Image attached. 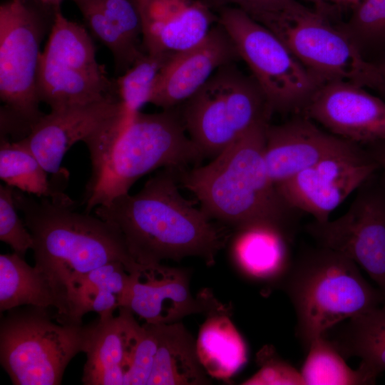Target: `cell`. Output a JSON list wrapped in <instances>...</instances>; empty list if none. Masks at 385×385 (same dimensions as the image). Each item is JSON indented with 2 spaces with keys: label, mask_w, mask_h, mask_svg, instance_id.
I'll use <instances>...</instances> for the list:
<instances>
[{
  "label": "cell",
  "mask_w": 385,
  "mask_h": 385,
  "mask_svg": "<svg viewBox=\"0 0 385 385\" xmlns=\"http://www.w3.org/2000/svg\"><path fill=\"white\" fill-rule=\"evenodd\" d=\"M178 171L163 168L134 195L128 192L94 209L122 234L133 258L145 267L188 257L215 264L229 233L180 192Z\"/></svg>",
  "instance_id": "cell-1"
},
{
  "label": "cell",
  "mask_w": 385,
  "mask_h": 385,
  "mask_svg": "<svg viewBox=\"0 0 385 385\" xmlns=\"http://www.w3.org/2000/svg\"><path fill=\"white\" fill-rule=\"evenodd\" d=\"M186 133L181 115L173 108L131 115L123 111L111 119L84 141L92 170L83 197L85 212L128 193L154 170L197 166L205 157Z\"/></svg>",
  "instance_id": "cell-2"
},
{
  "label": "cell",
  "mask_w": 385,
  "mask_h": 385,
  "mask_svg": "<svg viewBox=\"0 0 385 385\" xmlns=\"http://www.w3.org/2000/svg\"><path fill=\"white\" fill-rule=\"evenodd\" d=\"M268 120L255 124L207 165L178 172L211 219L237 230L267 226L291 240L300 211L281 196L267 171L264 150Z\"/></svg>",
  "instance_id": "cell-3"
},
{
  "label": "cell",
  "mask_w": 385,
  "mask_h": 385,
  "mask_svg": "<svg viewBox=\"0 0 385 385\" xmlns=\"http://www.w3.org/2000/svg\"><path fill=\"white\" fill-rule=\"evenodd\" d=\"M14 198L33 238L34 266L68 293L90 272L111 262H120L130 274L144 269L113 224L46 197L38 201L18 189Z\"/></svg>",
  "instance_id": "cell-4"
},
{
  "label": "cell",
  "mask_w": 385,
  "mask_h": 385,
  "mask_svg": "<svg viewBox=\"0 0 385 385\" xmlns=\"http://www.w3.org/2000/svg\"><path fill=\"white\" fill-rule=\"evenodd\" d=\"M282 285L295 310V333L307 351L338 323L384 304V297L344 255L317 245L300 253Z\"/></svg>",
  "instance_id": "cell-5"
},
{
  "label": "cell",
  "mask_w": 385,
  "mask_h": 385,
  "mask_svg": "<svg viewBox=\"0 0 385 385\" xmlns=\"http://www.w3.org/2000/svg\"><path fill=\"white\" fill-rule=\"evenodd\" d=\"M48 309L19 306L1 319L0 361L13 384H60L71 359L88 350L92 323L56 324Z\"/></svg>",
  "instance_id": "cell-6"
},
{
  "label": "cell",
  "mask_w": 385,
  "mask_h": 385,
  "mask_svg": "<svg viewBox=\"0 0 385 385\" xmlns=\"http://www.w3.org/2000/svg\"><path fill=\"white\" fill-rule=\"evenodd\" d=\"M53 21L26 0L0 6L1 137L26 138L45 114L39 109L38 72L41 44Z\"/></svg>",
  "instance_id": "cell-7"
},
{
  "label": "cell",
  "mask_w": 385,
  "mask_h": 385,
  "mask_svg": "<svg viewBox=\"0 0 385 385\" xmlns=\"http://www.w3.org/2000/svg\"><path fill=\"white\" fill-rule=\"evenodd\" d=\"M272 112L260 87L235 63L222 66L184 102L186 131L204 157L215 158Z\"/></svg>",
  "instance_id": "cell-8"
},
{
  "label": "cell",
  "mask_w": 385,
  "mask_h": 385,
  "mask_svg": "<svg viewBox=\"0 0 385 385\" xmlns=\"http://www.w3.org/2000/svg\"><path fill=\"white\" fill-rule=\"evenodd\" d=\"M41 102L51 110L118 97L115 80L96 58L86 29L54 9L53 21L41 52L37 81Z\"/></svg>",
  "instance_id": "cell-9"
},
{
  "label": "cell",
  "mask_w": 385,
  "mask_h": 385,
  "mask_svg": "<svg viewBox=\"0 0 385 385\" xmlns=\"http://www.w3.org/2000/svg\"><path fill=\"white\" fill-rule=\"evenodd\" d=\"M250 68L272 113L303 111L322 83L269 29L237 7L217 17Z\"/></svg>",
  "instance_id": "cell-10"
},
{
  "label": "cell",
  "mask_w": 385,
  "mask_h": 385,
  "mask_svg": "<svg viewBox=\"0 0 385 385\" xmlns=\"http://www.w3.org/2000/svg\"><path fill=\"white\" fill-rule=\"evenodd\" d=\"M322 84L344 81L375 89L374 64L366 61L348 37L318 13L302 4L263 25Z\"/></svg>",
  "instance_id": "cell-11"
},
{
  "label": "cell",
  "mask_w": 385,
  "mask_h": 385,
  "mask_svg": "<svg viewBox=\"0 0 385 385\" xmlns=\"http://www.w3.org/2000/svg\"><path fill=\"white\" fill-rule=\"evenodd\" d=\"M377 170L357 190L349 207L333 220L306 225L317 245L335 250L361 267L376 283L385 307V177Z\"/></svg>",
  "instance_id": "cell-12"
},
{
  "label": "cell",
  "mask_w": 385,
  "mask_h": 385,
  "mask_svg": "<svg viewBox=\"0 0 385 385\" xmlns=\"http://www.w3.org/2000/svg\"><path fill=\"white\" fill-rule=\"evenodd\" d=\"M121 307L150 324H171L192 314L207 316L232 311L231 307L219 302L208 289L193 296L187 272L161 263L131 274Z\"/></svg>",
  "instance_id": "cell-13"
},
{
  "label": "cell",
  "mask_w": 385,
  "mask_h": 385,
  "mask_svg": "<svg viewBox=\"0 0 385 385\" xmlns=\"http://www.w3.org/2000/svg\"><path fill=\"white\" fill-rule=\"evenodd\" d=\"M367 154L363 145L324 131L307 116L266 129L264 160L275 185L322 161Z\"/></svg>",
  "instance_id": "cell-14"
},
{
  "label": "cell",
  "mask_w": 385,
  "mask_h": 385,
  "mask_svg": "<svg viewBox=\"0 0 385 385\" xmlns=\"http://www.w3.org/2000/svg\"><path fill=\"white\" fill-rule=\"evenodd\" d=\"M379 170L369 154L330 158L276 185L292 207L310 214L317 222L330 214Z\"/></svg>",
  "instance_id": "cell-15"
},
{
  "label": "cell",
  "mask_w": 385,
  "mask_h": 385,
  "mask_svg": "<svg viewBox=\"0 0 385 385\" xmlns=\"http://www.w3.org/2000/svg\"><path fill=\"white\" fill-rule=\"evenodd\" d=\"M303 111L329 132L361 145L385 139V101L353 83L322 84Z\"/></svg>",
  "instance_id": "cell-16"
},
{
  "label": "cell",
  "mask_w": 385,
  "mask_h": 385,
  "mask_svg": "<svg viewBox=\"0 0 385 385\" xmlns=\"http://www.w3.org/2000/svg\"><path fill=\"white\" fill-rule=\"evenodd\" d=\"M240 59L232 38L217 21L199 43L170 56L158 75L150 103L173 108L195 93L220 67Z\"/></svg>",
  "instance_id": "cell-17"
},
{
  "label": "cell",
  "mask_w": 385,
  "mask_h": 385,
  "mask_svg": "<svg viewBox=\"0 0 385 385\" xmlns=\"http://www.w3.org/2000/svg\"><path fill=\"white\" fill-rule=\"evenodd\" d=\"M125 110L119 97L51 110L22 140L47 173L62 175L61 165L67 151L77 142H84Z\"/></svg>",
  "instance_id": "cell-18"
},
{
  "label": "cell",
  "mask_w": 385,
  "mask_h": 385,
  "mask_svg": "<svg viewBox=\"0 0 385 385\" xmlns=\"http://www.w3.org/2000/svg\"><path fill=\"white\" fill-rule=\"evenodd\" d=\"M141 21L142 45L150 54L173 56L202 41L217 16L200 0H133Z\"/></svg>",
  "instance_id": "cell-19"
},
{
  "label": "cell",
  "mask_w": 385,
  "mask_h": 385,
  "mask_svg": "<svg viewBox=\"0 0 385 385\" xmlns=\"http://www.w3.org/2000/svg\"><path fill=\"white\" fill-rule=\"evenodd\" d=\"M99 314L92 323L82 382L85 385H123L140 339L143 325L126 307Z\"/></svg>",
  "instance_id": "cell-20"
},
{
  "label": "cell",
  "mask_w": 385,
  "mask_h": 385,
  "mask_svg": "<svg viewBox=\"0 0 385 385\" xmlns=\"http://www.w3.org/2000/svg\"><path fill=\"white\" fill-rule=\"evenodd\" d=\"M91 34L111 52L115 71L123 73L145 52L142 26L133 0H71Z\"/></svg>",
  "instance_id": "cell-21"
},
{
  "label": "cell",
  "mask_w": 385,
  "mask_h": 385,
  "mask_svg": "<svg viewBox=\"0 0 385 385\" xmlns=\"http://www.w3.org/2000/svg\"><path fill=\"white\" fill-rule=\"evenodd\" d=\"M54 308L62 324L78 322L73 317L68 289L13 252L0 255V310L23 306Z\"/></svg>",
  "instance_id": "cell-22"
},
{
  "label": "cell",
  "mask_w": 385,
  "mask_h": 385,
  "mask_svg": "<svg viewBox=\"0 0 385 385\" xmlns=\"http://www.w3.org/2000/svg\"><path fill=\"white\" fill-rule=\"evenodd\" d=\"M150 324L154 348L147 385L210 384L199 361L196 343L180 322Z\"/></svg>",
  "instance_id": "cell-23"
},
{
  "label": "cell",
  "mask_w": 385,
  "mask_h": 385,
  "mask_svg": "<svg viewBox=\"0 0 385 385\" xmlns=\"http://www.w3.org/2000/svg\"><path fill=\"white\" fill-rule=\"evenodd\" d=\"M291 241L270 227H245L237 230L232 245L233 257L250 278L282 284L292 264L288 247Z\"/></svg>",
  "instance_id": "cell-24"
},
{
  "label": "cell",
  "mask_w": 385,
  "mask_h": 385,
  "mask_svg": "<svg viewBox=\"0 0 385 385\" xmlns=\"http://www.w3.org/2000/svg\"><path fill=\"white\" fill-rule=\"evenodd\" d=\"M232 311L207 315L196 343L199 361L208 376L228 380L247 361L245 343L230 319Z\"/></svg>",
  "instance_id": "cell-25"
},
{
  "label": "cell",
  "mask_w": 385,
  "mask_h": 385,
  "mask_svg": "<svg viewBox=\"0 0 385 385\" xmlns=\"http://www.w3.org/2000/svg\"><path fill=\"white\" fill-rule=\"evenodd\" d=\"M0 178L6 185L24 192L50 199L58 205H76L70 197L51 184L47 171L22 140L1 139Z\"/></svg>",
  "instance_id": "cell-26"
},
{
  "label": "cell",
  "mask_w": 385,
  "mask_h": 385,
  "mask_svg": "<svg viewBox=\"0 0 385 385\" xmlns=\"http://www.w3.org/2000/svg\"><path fill=\"white\" fill-rule=\"evenodd\" d=\"M344 358L357 356L379 374L385 371V307L349 319L332 341Z\"/></svg>",
  "instance_id": "cell-27"
},
{
  "label": "cell",
  "mask_w": 385,
  "mask_h": 385,
  "mask_svg": "<svg viewBox=\"0 0 385 385\" xmlns=\"http://www.w3.org/2000/svg\"><path fill=\"white\" fill-rule=\"evenodd\" d=\"M300 370L305 385H367L376 384L379 376L360 363L352 369L344 357L324 335L309 344Z\"/></svg>",
  "instance_id": "cell-28"
},
{
  "label": "cell",
  "mask_w": 385,
  "mask_h": 385,
  "mask_svg": "<svg viewBox=\"0 0 385 385\" xmlns=\"http://www.w3.org/2000/svg\"><path fill=\"white\" fill-rule=\"evenodd\" d=\"M338 28L367 61L385 57V0H361Z\"/></svg>",
  "instance_id": "cell-29"
},
{
  "label": "cell",
  "mask_w": 385,
  "mask_h": 385,
  "mask_svg": "<svg viewBox=\"0 0 385 385\" xmlns=\"http://www.w3.org/2000/svg\"><path fill=\"white\" fill-rule=\"evenodd\" d=\"M170 56L145 52L115 79L117 93L128 112L137 113L150 103L158 75Z\"/></svg>",
  "instance_id": "cell-30"
},
{
  "label": "cell",
  "mask_w": 385,
  "mask_h": 385,
  "mask_svg": "<svg viewBox=\"0 0 385 385\" xmlns=\"http://www.w3.org/2000/svg\"><path fill=\"white\" fill-rule=\"evenodd\" d=\"M14 188L0 185V240L22 257L33 246L29 230L20 220L14 198Z\"/></svg>",
  "instance_id": "cell-31"
},
{
  "label": "cell",
  "mask_w": 385,
  "mask_h": 385,
  "mask_svg": "<svg viewBox=\"0 0 385 385\" xmlns=\"http://www.w3.org/2000/svg\"><path fill=\"white\" fill-rule=\"evenodd\" d=\"M259 370L243 381L244 385H305L300 371L281 359L272 345H265L257 353Z\"/></svg>",
  "instance_id": "cell-32"
},
{
  "label": "cell",
  "mask_w": 385,
  "mask_h": 385,
  "mask_svg": "<svg viewBox=\"0 0 385 385\" xmlns=\"http://www.w3.org/2000/svg\"><path fill=\"white\" fill-rule=\"evenodd\" d=\"M245 11L262 25L295 9L296 0H225Z\"/></svg>",
  "instance_id": "cell-33"
},
{
  "label": "cell",
  "mask_w": 385,
  "mask_h": 385,
  "mask_svg": "<svg viewBox=\"0 0 385 385\" xmlns=\"http://www.w3.org/2000/svg\"><path fill=\"white\" fill-rule=\"evenodd\" d=\"M385 176V139L363 145Z\"/></svg>",
  "instance_id": "cell-34"
},
{
  "label": "cell",
  "mask_w": 385,
  "mask_h": 385,
  "mask_svg": "<svg viewBox=\"0 0 385 385\" xmlns=\"http://www.w3.org/2000/svg\"><path fill=\"white\" fill-rule=\"evenodd\" d=\"M371 63L376 67L378 78L375 90L385 98V57Z\"/></svg>",
  "instance_id": "cell-35"
},
{
  "label": "cell",
  "mask_w": 385,
  "mask_h": 385,
  "mask_svg": "<svg viewBox=\"0 0 385 385\" xmlns=\"http://www.w3.org/2000/svg\"><path fill=\"white\" fill-rule=\"evenodd\" d=\"M332 2L336 4L356 6L361 0H321Z\"/></svg>",
  "instance_id": "cell-36"
},
{
  "label": "cell",
  "mask_w": 385,
  "mask_h": 385,
  "mask_svg": "<svg viewBox=\"0 0 385 385\" xmlns=\"http://www.w3.org/2000/svg\"><path fill=\"white\" fill-rule=\"evenodd\" d=\"M41 4L45 6L52 9H56L61 7V4L63 0H38Z\"/></svg>",
  "instance_id": "cell-37"
}]
</instances>
